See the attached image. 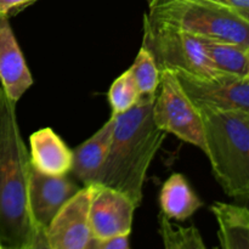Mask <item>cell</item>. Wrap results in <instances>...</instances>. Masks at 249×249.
<instances>
[{
	"label": "cell",
	"instance_id": "cell-1",
	"mask_svg": "<svg viewBox=\"0 0 249 249\" xmlns=\"http://www.w3.org/2000/svg\"><path fill=\"white\" fill-rule=\"evenodd\" d=\"M31 158L17 122L16 102L0 85V247L48 248L46 231L34 224L29 208Z\"/></svg>",
	"mask_w": 249,
	"mask_h": 249
},
{
	"label": "cell",
	"instance_id": "cell-2",
	"mask_svg": "<svg viewBox=\"0 0 249 249\" xmlns=\"http://www.w3.org/2000/svg\"><path fill=\"white\" fill-rule=\"evenodd\" d=\"M155 99L140 96L133 108L114 116L111 147L96 182L124 192L136 207L142 202L148 168L167 135L153 121Z\"/></svg>",
	"mask_w": 249,
	"mask_h": 249
},
{
	"label": "cell",
	"instance_id": "cell-3",
	"mask_svg": "<svg viewBox=\"0 0 249 249\" xmlns=\"http://www.w3.org/2000/svg\"><path fill=\"white\" fill-rule=\"evenodd\" d=\"M199 109L214 178L228 196L249 198V113Z\"/></svg>",
	"mask_w": 249,
	"mask_h": 249
},
{
	"label": "cell",
	"instance_id": "cell-4",
	"mask_svg": "<svg viewBox=\"0 0 249 249\" xmlns=\"http://www.w3.org/2000/svg\"><path fill=\"white\" fill-rule=\"evenodd\" d=\"M147 15L197 36L249 49V22L231 7L212 0H170L151 7Z\"/></svg>",
	"mask_w": 249,
	"mask_h": 249
},
{
	"label": "cell",
	"instance_id": "cell-5",
	"mask_svg": "<svg viewBox=\"0 0 249 249\" xmlns=\"http://www.w3.org/2000/svg\"><path fill=\"white\" fill-rule=\"evenodd\" d=\"M142 46L152 53L160 71L201 78L220 73L214 68L198 36L152 19L147 14L143 16Z\"/></svg>",
	"mask_w": 249,
	"mask_h": 249
},
{
	"label": "cell",
	"instance_id": "cell-6",
	"mask_svg": "<svg viewBox=\"0 0 249 249\" xmlns=\"http://www.w3.org/2000/svg\"><path fill=\"white\" fill-rule=\"evenodd\" d=\"M152 113L157 128L206 152V133L201 109L187 95L173 71H160Z\"/></svg>",
	"mask_w": 249,
	"mask_h": 249
},
{
	"label": "cell",
	"instance_id": "cell-7",
	"mask_svg": "<svg viewBox=\"0 0 249 249\" xmlns=\"http://www.w3.org/2000/svg\"><path fill=\"white\" fill-rule=\"evenodd\" d=\"M192 101L198 107L219 111H241L249 113V77L218 73L201 78L178 74Z\"/></svg>",
	"mask_w": 249,
	"mask_h": 249
},
{
	"label": "cell",
	"instance_id": "cell-8",
	"mask_svg": "<svg viewBox=\"0 0 249 249\" xmlns=\"http://www.w3.org/2000/svg\"><path fill=\"white\" fill-rule=\"evenodd\" d=\"M94 185H85L68 199L46 229L49 249H88L92 238L90 202Z\"/></svg>",
	"mask_w": 249,
	"mask_h": 249
},
{
	"label": "cell",
	"instance_id": "cell-9",
	"mask_svg": "<svg viewBox=\"0 0 249 249\" xmlns=\"http://www.w3.org/2000/svg\"><path fill=\"white\" fill-rule=\"evenodd\" d=\"M94 185L90 202L92 238L104 240L116 235H130L138 207L124 192L101 184Z\"/></svg>",
	"mask_w": 249,
	"mask_h": 249
},
{
	"label": "cell",
	"instance_id": "cell-10",
	"mask_svg": "<svg viewBox=\"0 0 249 249\" xmlns=\"http://www.w3.org/2000/svg\"><path fill=\"white\" fill-rule=\"evenodd\" d=\"M80 190L67 175L53 177L43 174L32 167L29 178V208L39 230L48 229L63 204Z\"/></svg>",
	"mask_w": 249,
	"mask_h": 249
},
{
	"label": "cell",
	"instance_id": "cell-11",
	"mask_svg": "<svg viewBox=\"0 0 249 249\" xmlns=\"http://www.w3.org/2000/svg\"><path fill=\"white\" fill-rule=\"evenodd\" d=\"M33 84L26 60L7 17L0 16V85L14 102Z\"/></svg>",
	"mask_w": 249,
	"mask_h": 249
},
{
	"label": "cell",
	"instance_id": "cell-12",
	"mask_svg": "<svg viewBox=\"0 0 249 249\" xmlns=\"http://www.w3.org/2000/svg\"><path fill=\"white\" fill-rule=\"evenodd\" d=\"M114 125L116 119L114 116H111L96 133L73 150V164L71 173L84 186L96 184L99 181L100 174L111 147Z\"/></svg>",
	"mask_w": 249,
	"mask_h": 249
},
{
	"label": "cell",
	"instance_id": "cell-13",
	"mask_svg": "<svg viewBox=\"0 0 249 249\" xmlns=\"http://www.w3.org/2000/svg\"><path fill=\"white\" fill-rule=\"evenodd\" d=\"M29 158L34 169L43 174L63 177L71 173L73 150L51 128H41L29 138Z\"/></svg>",
	"mask_w": 249,
	"mask_h": 249
},
{
	"label": "cell",
	"instance_id": "cell-14",
	"mask_svg": "<svg viewBox=\"0 0 249 249\" xmlns=\"http://www.w3.org/2000/svg\"><path fill=\"white\" fill-rule=\"evenodd\" d=\"M202 206L203 202L190 186L186 178L180 173L170 175L160 189V213L164 214L170 220H186L191 218Z\"/></svg>",
	"mask_w": 249,
	"mask_h": 249
},
{
	"label": "cell",
	"instance_id": "cell-15",
	"mask_svg": "<svg viewBox=\"0 0 249 249\" xmlns=\"http://www.w3.org/2000/svg\"><path fill=\"white\" fill-rule=\"evenodd\" d=\"M215 216L220 247L249 249V209L237 204L215 202L211 207Z\"/></svg>",
	"mask_w": 249,
	"mask_h": 249
},
{
	"label": "cell",
	"instance_id": "cell-16",
	"mask_svg": "<svg viewBox=\"0 0 249 249\" xmlns=\"http://www.w3.org/2000/svg\"><path fill=\"white\" fill-rule=\"evenodd\" d=\"M198 38L201 39L209 60L218 72L247 75L249 49L228 41L214 40L202 36Z\"/></svg>",
	"mask_w": 249,
	"mask_h": 249
},
{
	"label": "cell",
	"instance_id": "cell-17",
	"mask_svg": "<svg viewBox=\"0 0 249 249\" xmlns=\"http://www.w3.org/2000/svg\"><path fill=\"white\" fill-rule=\"evenodd\" d=\"M160 223V235L163 240V246L165 249H204L206 245L203 242L201 232L196 226L177 225L172 223L169 218L160 213L158 215Z\"/></svg>",
	"mask_w": 249,
	"mask_h": 249
},
{
	"label": "cell",
	"instance_id": "cell-18",
	"mask_svg": "<svg viewBox=\"0 0 249 249\" xmlns=\"http://www.w3.org/2000/svg\"><path fill=\"white\" fill-rule=\"evenodd\" d=\"M129 70L141 96H156L160 82V71L152 53L145 46H141Z\"/></svg>",
	"mask_w": 249,
	"mask_h": 249
},
{
	"label": "cell",
	"instance_id": "cell-19",
	"mask_svg": "<svg viewBox=\"0 0 249 249\" xmlns=\"http://www.w3.org/2000/svg\"><path fill=\"white\" fill-rule=\"evenodd\" d=\"M107 96L113 116L125 113L138 104L141 95L130 70H126L114 79Z\"/></svg>",
	"mask_w": 249,
	"mask_h": 249
},
{
	"label": "cell",
	"instance_id": "cell-20",
	"mask_svg": "<svg viewBox=\"0 0 249 249\" xmlns=\"http://www.w3.org/2000/svg\"><path fill=\"white\" fill-rule=\"evenodd\" d=\"M129 236L130 235H116L104 240L91 238L88 249H128Z\"/></svg>",
	"mask_w": 249,
	"mask_h": 249
},
{
	"label": "cell",
	"instance_id": "cell-21",
	"mask_svg": "<svg viewBox=\"0 0 249 249\" xmlns=\"http://www.w3.org/2000/svg\"><path fill=\"white\" fill-rule=\"evenodd\" d=\"M36 1V0H0V16L10 18Z\"/></svg>",
	"mask_w": 249,
	"mask_h": 249
},
{
	"label": "cell",
	"instance_id": "cell-22",
	"mask_svg": "<svg viewBox=\"0 0 249 249\" xmlns=\"http://www.w3.org/2000/svg\"><path fill=\"white\" fill-rule=\"evenodd\" d=\"M231 9H249V0H212Z\"/></svg>",
	"mask_w": 249,
	"mask_h": 249
},
{
	"label": "cell",
	"instance_id": "cell-23",
	"mask_svg": "<svg viewBox=\"0 0 249 249\" xmlns=\"http://www.w3.org/2000/svg\"><path fill=\"white\" fill-rule=\"evenodd\" d=\"M233 10H235V9H233ZM235 11L237 12V14L240 15L241 17H243L246 21L249 22V9H237V10H235Z\"/></svg>",
	"mask_w": 249,
	"mask_h": 249
},
{
	"label": "cell",
	"instance_id": "cell-24",
	"mask_svg": "<svg viewBox=\"0 0 249 249\" xmlns=\"http://www.w3.org/2000/svg\"><path fill=\"white\" fill-rule=\"evenodd\" d=\"M168 1H170V0H152V1H151V4H148V9L158 6V5H162V4H164V2H168Z\"/></svg>",
	"mask_w": 249,
	"mask_h": 249
},
{
	"label": "cell",
	"instance_id": "cell-25",
	"mask_svg": "<svg viewBox=\"0 0 249 249\" xmlns=\"http://www.w3.org/2000/svg\"><path fill=\"white\" fill-rule=\"evenodd\" d=\"M247 77H249V51H248V70H247Z\"/></svg>",
	"mask_w": 249,
	"mask_h": 249
},
{
	"label": "cell",
	"instance_id": "cell-26",
	"mask_svg": "<svg viewBox=\"0 0 249 249\" xmlns=\"http://www.w3.org/2000/svg\"><path fill=\"white\" fill-rule=\"evenodd\" d=\"M146 1H147V4H151V1H152V0H146Z\"/></svg>",
	"mask_w": 249,
	"mask_h": 249
},
{
	"label": "cell",
	"instance_id": "cell-27",
	"mask_svg": "<svg viewBox=\"0 0 249 249\" xmlns=\"http://www.w3.org/2000/svg\"><path fill=\"white\" fill-rule=\"evenodd\" d=\"M0 249H1V247H0Z\"/></svg>",
	"mask_w": 249,
	"mask_h": 249
}]
</instances>
